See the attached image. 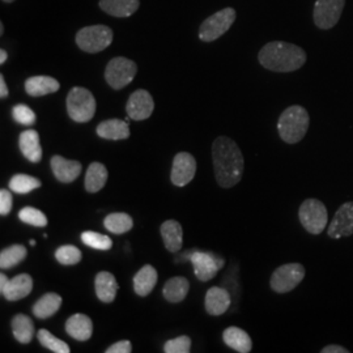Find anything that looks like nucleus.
Wrapping results in <instances>:
<instances>
[{"instance_id":"nucleus-31","label":"nucleus","mask_w":353,"mask_h":353,"mask_svg":"<svg viewBox=\"0 0 353 353\" xmlns=\"http://www.w3.org/2000/svg\"><path fill=\"white\" fill-rule=\"evenodd\" d=\"M105 228L114 234H123L130 232L134 227V220L130 214L125 212H115L106 216L103 220Z\"/></svg>"},{"instance_id":"nucleus-10","label":"nucleus","mask_w":353,"mask_h":353,"mask_svg":"<svg viewBox=\"0 0 353 353\" xmlns=\"http://www.w3.org/2000/svg\"><path fill=\"white\" fill-rule=\"evenodd\" d=\"M345 0H316L314 4V23L319 29L327 30L338 24Z\"/></svg>"},{"instance_id":"nucleus-11","label":"nucleus","mask_w":353,"mask_h":353,"mask_svg":"<svg viewBox=\"0 0 353 353\" xmlns=\"http://www.w3.org/2000/svg\"><path fill=\"white\" fill-rule=\"evenodd\" d=\"M189 259L192 262L196 278L201 281H208L214 278L217 271L224 265V259L212 252H190Z\"/></svg>"},{"instance_id":"nucleus-33","label":"nucleus","mask_w":353,"mask_h":353,"mask_svg":"<svg viewBox=\"0 0 353 353\" xmlns=\"http://www.w3.org/2000/svg\"><path fill=\"white\" fill-rule=\"evenodd\" d=\"M10 189L17 194H28L33 190L41 188V181L36 176L28 174H16L10 181Z\"/></svg>"},{"instance_id":"nucleus-4","label":"nucleus","mask_w":353,"mask_h":353,"mask_svg":"<svg viewBox=\"0 0 353 353\" xmlns=\"http://www.w3.org/2000/svg\"><path fill=\"white\" fill-rule=\"evenodd\" d=\"M96 99L92 92L83 87H74L67 96V113L79 123L89 122L96 113Z\"/></svg>"},{"instance_id":"nucleus-3","label":"nucleus","mask_w":353,"mask_h":353,"mask_svg":"<svg viewBox=\"0 0 353 353\" xmlns=\"http://www.w3.org/2000/svg\"><path fill=\"white\" fill-rule=\"evenodd\" d=\"M310 125V117L306 109L300 105H293L285 109L278 122L280 138L288 144H296L305 138Z\"/></svg>"},{"instance_id":"nucleus-7","label":"nucleus","mask_w":353,"mask_h":353,"mask_svg":"<svg viewBox=\"0 0 353 353\" xmlns=\"http://www.w3.org/2000/svg\"><path fill=\"white\" fill-rule=\"evenodd\" d=\"M137 72L138 65L134 61L127 59L125 57H117L106 65L105 80L112 88L119 90L131 84Z\"/></svg>"},{"instance_id":"nucleus-22","label":"nucleus","mask_w":353,"mask_h":353,"mask_svg":"<svg viewBox=\"0 0 353 353\" xmlns=\"http://www.w3.org/2000/svg\"><path fill=\"white\" fill-rule=\"evenodd\" d=\"M223 339L229 348H232L237 352L249 353L252 351V338L242 328L236 327V326L228 327L223 332Z\"/></svg>"},{"instance_id":"nucleus-13","label":"nucleus","mask_w":353,"mask_h":353,"mask_svg":"<svg viewBox=\"0 0 353 353\" xmlns=\"http://www.w3.org/2000/svg\"><path fill=\"white\" fill-rule=\"evenodd\" d=\"M327 234L330 239L350 237L353 234V202L344 203L328 225Z\"/></svg>"},{"instance_id":"nucleus-20","label":"nucleus","mask_w":353,"mask_h":353,"mask_svg":"<svg viewBox=\"0 0 353 353\" xmlns=\"http://www.w3.org/2000/svg\"><path fill=\"white\" fill-rule=\"evenodd\" d=\"M19 147L26 160L39 163L42 160V148L39 144V134L36 130H26L19 137Z\"/></svg>"},{"instance_id":"nucleus-36","label":"nucleus","mask_w":353,"mask_h":353,"mask_svg":"<svg viewBox=\"0 0 353 353\" xmlns=\"http://www.w3.org/2000/svg\"><path fill=\"white\" fill-rule=\"evenodd\" d=\"M19 219L33 227L43 228L48 225V217L42 211H39L34 207H26L19 212Z\"/></svg>"},{"instance_id":"nucleus-35","label":"nucleus","mask_w":353,"mask_h":353,"mask_svg":"<svg viewBox=\"0 0 353 353\" xmlns=\"http://www.w3.org/2000/svg\"><path fill=\"white\" fill-rule=\"evenodd\" d=\"M37 338L39 343H41L45 348L50 350L51 352L70 353V351H71V350H70V345H68L67 343H64L63 341L55 338V336L51 334L50 331H48V330H45V328H42V330L38 331Z\"/></svg>"},{"instance_id":"nucleus-19","label":"nucleus","mask_w":353,"mask_h":353,"mask_svg":"<svg viewBox=\"0 0 353 353\" xmlns=\"http://www.w3.org/2000/svg\"><path fill=\"white\" fill-rule=\"evenodd\" d=\"M65 331L71 338H74L76 341H89L93 334L92 319L85 314H80V313L74 314L67 319Z\"/></svg>"},{"instance_id":"nucleus-12","label":"nucleus","mask_w":353,"mask_h":353,"mask_svg":"<svg viewBox=\"0 0 353 353\" xmlns=\"http://www.w3.org/2000/svg\"><path fill=\"white\" fill-rule=\"evenodd\" d=\"M196 173V160L188 152H179L176 154L172 166L170 179L173 185L183 188L189 185Z\"/></svg>"},{"instance_id":"nucleus-27","label":"nucleus","mask_w":353,"mask_h":353,"mask_svg":"<svg viewBox=\"0 0 353 353\" xmlns=\"http://www.w3.org/2000/svg\"><path fill=\"white\" fill-rule=\"evenodd\" d=\"M189 290V280L182 278V276H176V278L169 279L165 283L163 294H164L165 300H168L169 303H181L186 299Z\"/></svg>"},{"instance_id":"nucleus-23","label":"nucleus","mask_w":353,"mask_h":353,"mask_svg":"<svg viewBox=\"0 0 353 353\" xmlns=\"http://www.w3.org/2000/svg\"><path fill=\"white\" fill-rule=\"evenodd\" d=\"M157 271L151 265L141 267L134 276V290L140 297H147L157 283Z\"/></svg>"},{"instance_id":"nucleus-29","label":"nucleus","mask_w":353,"mask_h":353,"mask_svg":"<svg viewBox=\"0 0 353 353\" xmlns=\"http://www.w3.org/2000/svg\"><path fill=\"white\" fill-rule=\"evenodd\" d=\"M108 169L101 163H92L89 165L87 174H85V190L88 192H97L106 185L108 181Z\"/></svg>"},{"instance_id":"nucleus-24","label":"nucleus","mask_w":353,"mask_h":353,"mask_svg":"<svg viewBox=\"0 0 353 353\" xmlns=\"http://www.w3.org/2000/svg\"><path fill=\"white\" fill-rule=\"evenodd\" d=\"M97 135L102 139L125 140L130 137V127L127 121L108 119L97 126Z\"/></svg>"},{"instance_id":"nucleus-32","label":"nucleus","mask_w":353,"mask_h":353,"mask_svg":"<svg viewBox=\"0 0 353 353\" xmlns=\"http://www.w3.org/2000/svg\"><path fill=\"white\" fill-rule=\"evenodd\" d=\"M26 254L28 252L24 245L16 243L10 248H6L0 252V267L6 270L12 268L26 259Z\"/></svg>"},{"instance_id":"nucleus-1","label":"nucleus","mask_w":353,"mask_h":353,"mask_svg":"<svg viewBox=\"0 0 353 353\" xmlns=\"http://www.w3.org/2000/svg\"><path fill=\"white\" fill-rule=\"evenodd\" d=\"M212 160L214 176L221 188L230 189L240 182L245 169V160L234 140L228 137H219L214 139Z\"/></svg>"},{"instance_id":"nucleus-44","label":"nucleus","mask_w":353,"mask_h":353,"mask_svg":"<svg viewBox=\"0 0 353 353\" xmlns=\"http://www.w3.org/2000/svg\"><path fill=\"white\" fill-rule=\"evenodd\" d=\"M8 280H10V279L7 278L4 274L0 275V292H3V290H6Z\"/></svg>"},{"instance_id":"nucleus-30","label":"nucleus","mask_w":353,"mask_h":353,"mask_svg":"<svg viewBox=\"0 0 353 353\" xmlns=\"http://www.w3.org/2000/svg\"><path fill=\"white\" fill-rule=\"evenodd\" d=\"M13 336L21 344L30 343L34 336V323L28 316L17 314L12 319Z\"/></svg>"},{"instance_id":"nucleus-15","label":"nucleus","mask_w":353,"mask_h":353,"mask_svg":"<svg viewBox=\"0 0 353 353\" xmlns=\"http://www.w3.org/2000/svg\"><path fill=\"white\" fill-rule=\"evenodd\" d=\"M52 173L59 182L71 183L81 173V164L75 160H67L62 156H52L50 160Z\"/></svg>"},{"instance_id":"nucleus-39","label":"nucleus","mask_w":353,"mask_h":353,"mask_svg":"<svg viewBox=\"0 0 353 353\" xmlns=\"http://www.w3.org/2000/svg\"><path fill=\"white\" fill-rule=\"evenodd\" d=\"M191 350V339L189 336H178L165 343V353H189Z\"/></svg>"},{"instance_id":"nucleus-45","label":"nucleus","mask_w":353,"mask_h":353,"mask_svg":"<svg viewBox=\"0 0 353 353\" xmlns=\"http://www.w3.org/2000/svg\"><path fill=\"white\" fill-rule=\"evenodd\" d=\"M7 58H8V54H7V51L4 50V49H1V50H0V64L6 63Z\"/></svg>"},{"instance_id":"nucleus-9","label":"nucleus","mask_w":353,"mask_h":353,"mask_svg":"<svg viewBox=\"0 0 353 353\" xmlns=\"http://www.w3.org/2000/svg\"><path fill=\"white\" fill-rule=\"evenodd\" d=\"M305 278V268L300 263H288L276 268L270 280V285L276 293H288Z\"/></svg>"},{"instance_id":"nucleus-46","label":"nucleus","mask_w":353,"mask_h":353,"mask_svg":"<svg viewBox=\"0 0 353 353\" xmlns=\"http://www.w3.org/2000/svg\"><path fill=\"white\" fill-rule=\"evenodd\" d=\"M3 33H4V26H3V23L0 24V36H3Z\"/></svg>"},{"instance_id":"nucleus-34","label":"nucleus","mask_w":353,"mask_h":353,"mask_svg":"<svg viewBox=\"0 0 353 353\" xmlns=\"http://www.w3.org/2000/svg\"><path fill=\"white\" fill-rule=\"evenodd\" d=\"M81 241L84 245H87L92 249L96 250H101V252H108L113 248V241L110 237L97 233V232H92V230H87L81 233Z\"/></svg>"},{"instance_id":"nucleus-47","label":"nucleus","mask_w":353,"mask_h":353,"mask_svg":"<svg viewBox=\"0 0 353 353\" xmlns=\"http://www.w3.org/2000/svg\"><path fill=\"white\" fill-rule=\"evenodd\" d=\"M29 243H30V245H32V246H34V245H36V241L30 240V242H29Z\"/></svg>"},{"instance_id":"nucleus-38","label":"nucleus","mask_w":353,"mask_h":353,"mask_svg":"<svg viewBox=\"0 0 353 353\" xmlns=\"http://www.w3.org/2000/svg\"><path fill=\"white\" fill-rule=\"evenodd\" d=\"M13 119L23 126H33L36 123V114L24 103L14 105L12 109Z\"/></svg>"},{"instance_id":"nucleus-5","label":"nucleus","mask_w":353,"mask_h":353,"mask_svg":"<svg viewBox=\"0 0 353 353\" xmlns=\"http://www.w3.org/2000/svg\"><path fill=\"white\" fill-rule=\"evenodd\" d=\"M113 42V30L106 26H90L76 33V45L89 54H96L109 48Z\"/></svg>"},{"instance_id":"nucleus-48","label":"nucleus","mask_w":353,"mask_h":353,"mask_svg":"<svg viewBox=\"0 0 353 353\" xmlns=\"http://www.w3.org/2000/svg\"><path fill=\"white\" fill-rule=\"evenodd\" d=\"M4 3H12V1H14V0H3Z\"/></svg>"},{"instance_id":"nucleus-8","label":"nucleus","mask_w":353,"mask_h":353,"mask_svg":"<svg viewBox=\"0 0 353 353\" xmlns=\"http://www.w3.org/2000/svg\"><path fill=\"white\" fill-rule=\"evenodd\" d=\"M236 17L237 13L230 7L214 13L203 21L199 28V38L204 42H214V39L227 33L236 21Z\"/></svg>"},{"instance_id":"nucleus-2","label":"nucleus","mask_w":353,"mask_h":353,"mask_svg":"<svg viewBox=\"0 0 353 353\" xmlns=\"http://www.w3.org/2000/svg\"><path fill=\"white\" fill-rule=\"evenodd\" d=\"M259 63L274 72H292L300 70L306 62V52L297 45L275 41L262 48Z\"/></svg>"},{"instance_id":"nucleus-16","label":"nucleus","mask_w":353,"mask_h":353,"mask_svg":"<svg viewBox=\"0 0 353 353\" xmlns=\"http://www.w3.org/2000/svg\"><path fill=\"white\" fill-rule=\"evenodd\" d=\"M230 306V294L225 288L212 287L205 294V310L210 316H219L227 313Z\"/></svg>"},{"instance_id":"nucleus-28","label":"nucleus","mask_w":353,"mask_h":353,"mask_svg":"<svg viewBox=\"0 0 353 353\" xmlns=\"http://www.w3.org/2000/svg\"><path fill=\"white\" fill-rule=\"evenodd\" d=\"M62 306V297L57 293L43 294L33 306V314L39 319H46L58 313Z\"/></svg>"},{"instance_id":"nucleus-37","label":"nucleus","mask_w":353,"mask_h":353,"mask_svg":"<svg viewBox=\"0 0 353 353\" xmlns=\"http://www.w3.org/2000/svg\"><path fill=\"white\" fill-rule=\"evenodd\" d=\"M55 258L61 265H77L81 261V252L76 246L64 245L55 252Z\"/></svg>"},{"instance_id":"nucleus-42","label":"nucleus","mask_w":353,"mask_h":353,"mask_svg":"<svg viewBox=\"0 0 353 353\" xmlns=\"http://www.w3.org/2000/svg\"><path fill=\"white\" fill-rule=\"evenodd\" d=\"M350 351L348 350H345L344 347H341V345H336V344H331V345H327V347H325L323 350H322V353H348Z\"/></svg>"},{"instance_id":"nucleus-40","label":"nucleus","mask_w":353,"mask_h":353,"mask_svg":"<svg viewBox=\"0 0 353 353\" xmlns=\"http://www.w3.org/2000/svg\"><path fill=\"white\" fill-rule=\"evenodd\" d=\"M12 194L7 190H0V214L7 216L12 210Z\"/></svg>"},{"instance_id":"nucleus-17","label":"nucleus","mask_w":353,"mask_h":353,"mask_svg":"<svg viewBox=\"0 0 353 353\" xmlns=\"http://www.w3.org/2000/svg\"><path fill=\"white\" fill-rule=\"evenodd\" d=\"M59 88V81L51 76H32L26 79V93L32 97H42L46 94H51L58 92Z\"/></svg>"},{"instance_id":"nucleus-14","label":"nucleus","mask_w":353,"mask_h":353,"mask_svg":"<svg viewBox=\"0 0 353 353\" xmlns=\"http://www.w3.org/2000/svg\"><path fill=\"white\" fill-rule=\"evenodd\" d=\"M154 110V101L152 99L150 92L144 89L135 90L126 105V112L128 118L134 121H145L151 117Z\"/></svg>"},{"instance_id":"nucleus-25","label":"nucleus","mask_w":353,"mask_h":353,"mask_svg":"<svg viewBox=\"0 0 353 353\" xmlns=\"http://www.w3.org/2000/svg\"><path fill=\"white\" fill-rule=\"evenodd\" d=\"M161 237L165 248L170 252H178L183 243V230L176 220H166L161 225Z\"/></svg>"},{"instance_id":"nucleus-41","label":"nucleus","mask_w":353,"mask_h":353,"mask_svg":"<svg viewBox=\"0 0 353 353\" xmlns=\"http://www.w3.org/2000/svg\"><path fill=\"white\" fill-rule=\"evenodd\" d=\"M132 352V344L131 341H121L115 343L113 345H110L106 353H130Z\"/></svg>"},{"instance_id":"nucleus-6","label":"nucleus","mask_w":353,"mask_h":353,"mask_svg":"<svg viewBox=\"0 0 353 353\" xmlns=\"http://www.w3.org/2000/svg\"><path fill=\"white\" fill-rule=\"evenodd\" d=\"M299 217L305 230L310 234H321L327 227V210L318 199H306L299 210Z\"/></svg>"},{"instance_id":"nucleus-21","label":"nucleus","mask_w":353,"mask_h":353,"mask_svg":"<svg viewBox=\"0 0 353 353\" xmlns=\"http://www.w3.org/2000/svg\"><path fill=\"white\" fill-rule=\"evenodd\" d=\"M140 0H100V8L113 17H130L139 10Z\"/></svg>"},{"instance_id":"nucleus-43","label":"nucleus","mask_w":353,"mask_h":353,"mask_svg":"<svg viewBox=\"0 0 353 353\" xmlns=\"http://www.w3.org/2000/svg\"><path fill=\"white\" fill-rule=\"evenodd\" d=\"M0 97L1 99L8 97V88H7V84H6V80L3 75H0Z\"/></svg>"},{"instance_id":"nucleus-18","label":"nucleus","mask_w":353,"mask_h":353,"mask_svg":"<svg viewBox=\"0 0 353 353\" xmlns=\"http://www.w3.org/2000/svg\"><path fill=\"white\" fill-rule=\"evenodd\" d=\"M32 290H33V279L28 274H21L8 280L7 287L1 292V294L8 301H19L21 299H26Z\"/></svg>"},{"instance_id":"nucleus-26","label":"nucleus","mask_w":353,"mask_h":353,"mask_svg":"<svg viewBox=\"0 0 353 353\" xmlns=\"http://www.w3.org/2000/svg\"><path fill=\"white\" fill-rule=\"evenodd\" d=\"M96 294L99 300L105 303H113L118 292V283L113 274L102 271L96 276Z\"/></svg>"}]
</instances>
